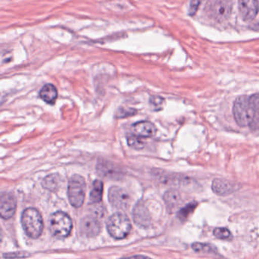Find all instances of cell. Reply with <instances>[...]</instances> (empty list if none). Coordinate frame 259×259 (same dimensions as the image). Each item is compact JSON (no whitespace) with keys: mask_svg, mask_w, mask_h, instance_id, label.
I'll list each match as a JSON object with an SVG mask.
<instances>
[{"mask_svg":"<svg viewBox=\"0 0 259 259\" xmlns=\"http://www.w3.org/2000/svg\"><path fill=\"white\" fill-rule=\"evenodd\" d=\"M21 224L24 232L30 238H38L42 234L44 221L40 213L36 208H28L24 210L21 217Z\"/></svg>","mask_w":259,"mask_h":259,"instance_id":"obj_1","label":"cell"},{"mask_svg":"<svg viewBox=\"0 0 259 259\" xmlns=\"http://www.w3.org/2000/svg\"><path fill=\"white\" fill-rule=\"evenodd\" d=\"M50 230L51 234L58 239H65L69 236L72 230L71 217L62 211H57L50 217Z\"/></svg>","mask_w":259,"mask_h":259,"instance_id":"obj_2","label":"cell"},{"mask_svg":"<svg viewBox=\"0 0 259 259\" xmlns=\"http://www.w3.org/2000/svg\"><path fill=\"white\" fill-rule=\"evenodd\" d=\"M131 229V221L127 215L122 213H115L108 220V232L115 240H122L127 237Z\"/></svg>","mask_w":259,"mask_h":259,"instance_id":"obj_3","label":"cell"},{"mask_svg":"<svg viewBox=\"0 0 259 259\" xmlns=\"http://www.w3.org/2000/svg\"><path fill=\"white\" fill-rule=\"evenodd\" d=\"M232 9L231 0H207L205 3V13L210 18L218 22L228 19Z\"/></svg>","mask_w":259,"mask_h":259,"instance_id":"obj_4","label":"cell"},{"mask_svg":"<svg viewBox=\"0 0 259 259\" xmlns=\"http://www.w3.org/2000/svg\"><path fill=\"white\" fill-rule=\"evenodd\" d=\"M233 113L237 124L243 127L249 126L255 117L258 116L251 107L249 97L246 96H241L236 99L233 106Z\"/></svg>","mask_w":259,"mask_h":259,"instance_id":"obj_5","label":"cell"},{"mask_svg":"<svg viewBox=\"0 0 259 259\" xmlns=\"http://www.w3.org/2000/svg\"><path fill=\"white\" fill-rule=\"evenodd\" d=\"M86 182L80 175L71 176L68 182V196L70 203L75 208H80L83 204L86 195Z\"/></svg>","mask_w":259,"mask_h":259,"instance_id":"obj_6","label":"cell"},{"mask_svg":"<svg viewBox=\"0 0 259 259\" xmlns=\"http://www.w3.org/2000/svg\"><path fill=\"white\" fill-rule=\"evenodd\" d=\"M109 200L111 205L117 209L125 210L130 205V196L128 193L118 187L110 188L109 192Z\"/></svg>","mask_w":259,"mask_h":259,"instance_id":"obj_7","label":"cell"},{"mask_svg":"<svg viewBox=\"0 0 259 259\" xmlns=\"http://www.w3.org/2000/svg\"><path fill=\"white\" fill-rule=\"evenodd\" d=\"M17 202L15 196L11 193H0V217L11 218L16 211Z\"/></svg>","mask_w":259,"mask_h":259,"instance_id":"obj_8","label":"cell"},{"mask_svg":"<svg viewBox=\"0 0 259 259\" xmlns=\"http://www.w3.org/2000/svg\"><path fill=\"white\" fill-rule=\"evenodd\" d=\"M100 231H101V224L97 217L87 216L80 221V233L86 237H96L100 234Z\"/></svg>","mask_w":259,"mask_h":259,"instance_id":"obj_9","label":"cell"},{"mask_svg":"<svg viewBox=\"0 0 259 259\" xmlns=\"http://www.w3.org/2000/svg\"><path fill=\"white\" fill-rule=\"evenodd\" d=\"M240 15L245 21H251L258 15V0H239Z\"/></svg>","mask_w":259,"mask_h":259,"instance_id":"obj_10","label":"cell"},{"mask_svg":"<svg viewBox=\"0 0 259 259\" xmlns=\"http://www.w3.org/2000/svg\"><path fill=\"white\" fill-rule=\"evenodd\" d=\"M240 188L235 182L222 179H215L213 181L211 189L215 194L219 196H228Z\"/></svg>","mask_w":259,"mask_h":259,"instance_id":"obj_11","label":"cell"},{"mask_svg":"<svg viewBox=\"0 0 259 259\" xmlns=\"http://www.w3.org/2000/svg\"><path fill=\"white\" fill-rule=\"evenodd\" d=\"M133 215L134 221L139 226L147 228L150 225V214L143 202H140L137 204L134 208Z\"/></svg>","mask_w":259,"mask_h":259,"instance_id":"obj_12","label":"cell"},{"mask_svg":"<svg viewBox=\"0 0 259 259\" xmlns=\"http://www.w3.org/2000/svg\"><path fill=\"white\" fill-rule=\"evenodd\" d=\"M134 135L140 138H150L156 133V128L149 121H140L134 124L132 127Z\"/></svg>","mask_w":259,"mask_h":259,"instance_id":"obj_13","label":"cell"},{"mask_svg":"<svg viewBox=\"0 0 259 259\" xmlns=\"http://www.w3.org/2000/svg\"><path fill=\"white\" fill-rule=\"evenodd\" d=\"M39 97L46 103L53 104L58 97V91L56 87L51 84H47L42 87L39 92Z\"/></svg>","mask_w":259,"mask_h":259,"instance_id":"obj_14","label":"cell"},{"mask_svg":"<svg viewBox=\"0 0 259 259\" xmlns=\"http://www.w3.org/2000/svg\"><path fill=\"white\" fill-rule=\"evenodd\" d=\"M164 199L168 210H173L181 202V195L175 190L167 191L164 194Z\"/></svg>","mask_w":259,"mask_h":259,"instance_id":"obj_15","label":"cell"},{"mask_svg":"<svg viewBox=\"0 0 259 259\" xmlns=\"http://www.w3.org/2000/svg\"><path fill=\"white\" fill-rule=\"evenodd\" d=\"M103 193V183L101 180L97 179L93 184L92 190L90 195V199L92 203H98L102 200Z\"/></svg>","mask_w":259,"mask_h":259,"instance_id":"obj_16","label":"cell"},{"mask_svg":"<svg viewBox=\"0 0 259 259\" xmlns=\"http://www.w3.org/2000/svg\"><path fill=\"white\" fill-rule=\"evenodd\" d=\"M193 250L196 252H202L205 254H212L218 255L217 249L212 245L206 244V243H195L192 245Z\"/></svg>","mask_w":259,"mask_h":259,"instance_id":"obj_17","label":"cell"},{"mask_svg":"<svg viewBox=\"0 0 259 259\" xmlns=\"http://www.w3.org/2000/svg\"><path fill=\"white\" fill-rule=\"evenodd\" d=\"M61 178L59 175H50L44 181V186L46 189L50 191H55L60 186Z\"/></svg>","mask_w":259,"mask_h":259,"instance_id":"obj_18","label":"cell"},{"mask_svg":"<svg viewBox=\"0 0 259 259\" xmlns=\"http://www.w3.org/2000/svg\"><path fill=\"white\" fill-rule=\"evenodd\" d=\"M196 207H197V203L196 202H191V203L188 204L187 206L184 207V208L180 210L178 214V218L184 221L194 211Z\"/></svg>","mask_w":259,"mask_h":259,"instance_id":"obj_19","label":"cell"},{"mask_svg":"<svg viewBox=\"0 0 259 259\" xmlns=\"http://www.w3.org/2000/svg\"><path fill=\"white\" fill-rule=\"evenodd\" d=\"M214 235L216 238L220 240H232L233 236L229 230L225 228H219L214 229Z\"/></svg>","mask_w":259,"mask_h":259,"instance_id":"obj_20","label":"cell"},{"mask_svg":"<svg viewBox=\"0 0 259 259\" xmlns=\"http://www.w3.org/2000/svg\"><path fill=\"white\" fill-rule=\"evenodd\" d=\"M127 143H128L129 146L135 149H142L145 146V143L142 141V139H140V137L135 135L130 136L127 138Z\"/></svg>","mask_w":259,"mask_h":259,"instance_id":"obj_21","label":"cell"},{"mask_svg":"<svg viewBox=\"0 0 259 259\" xmlns=\"http://www.w3.org/2000/svg\"><path fill=\"white\" fill-rule=\"evenodd\" d=\"M137 114V110L132 108H121L118 111L117 114V117L118 118H126V117H132V116Z\"/></svg>","mask_w":259,"mask_h":259,"instance_id":"obj_22","label":"cell"},{"mask_svg":"<svg viewBox=\"0 0 259 259\" xmlns=\"http://www.w3.org/2000/svg\"><path fill=\"white\" fill-rule=\"evenodd\" d=\"M249 103L254 112L259 116V94H254L249 97Z\"/></svg>","mask_w":259,"mask_h":259,"instance_id":"obj_23","label":"cell"},{"mask_svg":"<svg viewBox=\"0 0 259 259\" xmlns=\"http://www.w3.org/2000/svg\"><path fill=\"white\" fill-rule=\"evenodd\" d=\"M150 103L155 110H158L162 106L163 103H164V99L160 97H152L151 98Z\"/></svg>","mask_w":259,"mask_h":259,"instance_id":"obj_24","label":"cell"},{"mask_svg":"<svg viewBox=\"0 0 259 259\" xmlns=\"http://www.w3.org/2000/svg\"><path fill=\"white\" fill-rule=\"evenodd\" d=\"M201 0H191L190 1V9H189V14L190 15H193L197 12L200 5Z\"/></svg>","mask_w":259,"mask_h":259,"instance_id":"obj_25","label":"cell"},{"mask_svg":"<svg viewBox=\"0 0 259 259\" xmlns=\"http://www.w3.org/2000/svg\"><path fill=\"white\" fill-rule=\"evenodd\" d=\"M249 126L252 130H259V116L255 117V118L249 123Z\"/></svg>","mask_w":259,"mask_h":259,"instance_id":"obj_26","label":"cell"},{"mask_svg":"<svg viewBox=\"0 0 259 259\" xmlns=\"http://www.w3.org/2000/svg\"><path fill=\"white\" fill-rule=\"evenodd\" d=\"M2 240V232L1 231H0V242H1Z\"/></svg>","mask_w":259,"mask_h":259,"instance_id":"obj_27","label":"cell"}]
</instances>
